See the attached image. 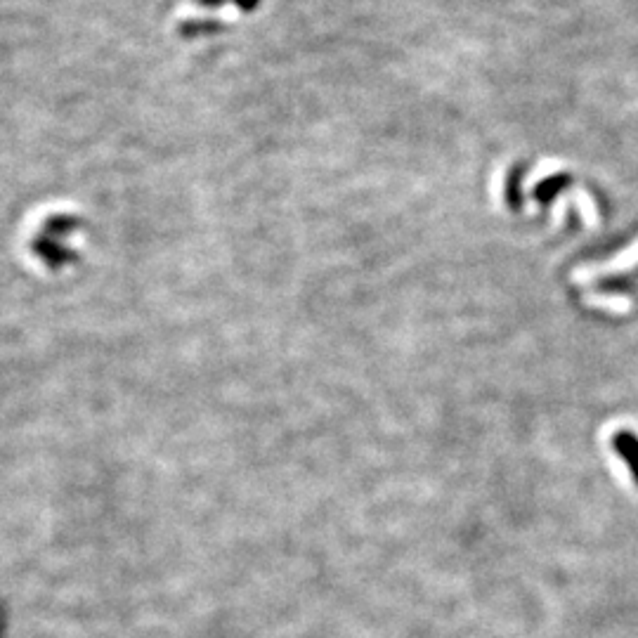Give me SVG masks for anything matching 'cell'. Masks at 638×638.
Returning <instances> with one entry per match:
<instances>
[{
	"label": "cell",
	"instance_id": "6da1fadb",
	"mask_svg": "<svg viewBox=\"0 0 638 638\" xmlns=\"http://www.w3.org/2000/svg\"><path fill=\"white\" fill-rule=\"evenodd\" d=\"M62 239L64 237H60V234H50L41 230V234L31 242V251H34L50 270H60L62 265H69L76 260V253L71 251L67 244H62Z\"/></svg>",
	"mask_w": 638,
	"mask_h": 638
},
{
	"label": "cell",
	"instance_id": "3957f363",
	"mask_svg": "<svg viewBox=\"0 0 638 638\" xmlns=\"http://www.w3.org/2000/svg\"><path fill=\"white\" fill-rule=\"evenodd\" d=\"M81 225V220L74 218V216H67V213H62V216H52L43 223V230L50 232V234H60V237H69L71 232L76 230V227Z\"/></svg>",
	"mask_w": 638,
	"mask_h": 638
},
{
	"label": "cell",
	"instance_id": "7a4b0ae2",
	"mask_svg": "<svg viewBox=\"0 0 638 638\" xmlns=\"http://www.w3.org/2000/svg\"><path fill=\"white\" fill-rule=\"evenodd\" d=\"M613 447L620 452V457L627 461V466L631 468V473H634V480L638 483V438L636 435H631L627 431L617 433L613 438Z\"/></svg>",
	"mask_w": 638,
	"mask_h": 638
}]
</instances>
